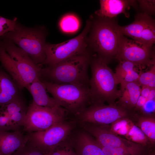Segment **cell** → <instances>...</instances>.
I'll return each instance as SVG.
<instances>
[{"mask_svg": "<svg viewBox=\"0 0 155 155\" xmlns=\"http://www.w3.org/2000/svg\"><path fill=\"white\" fill-rule=\"evenodd\" d=\"M90 66L89 87L91 103H115L119 95L115 73L104 60L93 54Z\"/></svg>", "mask_w": 155, "mask_h": 155, "instance_id": "obj_4", "label": "cell"}, {"mask_svg": "<svg viewBox=\"0 0 155 155\" xmlns=\"http://www.w3.org/2000/svg\"><path fill=\"white\" fill-rule=\"evenodd\" d=\"M25 88L32 96V102L33 103L40 106L51 108L60 106L53 98L48 95L45 85L40 78L28 85Z\"/></svg>", "mask_w": 155, "mask_h": 155, "instance_id": "obj_19", "label": "cell"}, {"mask_svg": "<svg viewBox=\"0 0 155 155\" xmlns=\"http://www.w3.org/2000/svg\"><path fill=\"white\" fill-rule=\"evenodd\" d=\"M68 118L43 131L27 133L28 141L45 154L67 140L77 124L76 119Z\"/></svg>", "mask_w": 155, "mask_h": 155, "instance_id": "obj_7", "label": "cell"}, {"mask_svg": "<svg viewBox=\"0 0 155 155\" xmlns=\"http://www.w3.org/2000/svg\"><path fill=\"white\" fill-rule=\"evenodd\" d=\"M91 24L90 20H87L82 32L70 40L57 44L46 42L44 47L46 59L42 65L52 67L68 58L87 51L89 49L87 37Z\"/></svg>", "mask_w": 155, "mask_h": 155, "instance_id": "obj_8", "label": "cell"}, {"mask_svg": "<svg viewBox=\"0 0 155 155\" xmlns=\"http://www.w3.org/2000/svg\"><path fill=\"white\" fill-rule=\"evenodd\" d=\"M0 108L8 118L12 131H20L28 108L22 96Z\"/></svg>", "mask_w": 155, "mask_h": 155, "instance_id": "obj_14", "label": "cell"}, {"mask_svg": "<svg viewBox=\"0 0 155 155\" xmlns=\"http://www.w3.org/2000/svg\"><path fill=\"white\" fill-rule=\"evenodd\" d=\"M153 89V88H151L147 86L141 87V95L147 98L149 95L151 90Z\"/></svg>", "mask_w": 155, "mask_h": 155, "instance_id": "obj_33", "label": "cell"}, {"mask_svg": "<svg viewBox=\"0 0 155 155\" xmlns=\"http://www.w3.org/2000/svg\"><path fill=\"white\" fill-rule=\"evenodd\" d=\"M11 155H47V154L43 153L28 141L24 146Z\"/></svg>", "mask_w": 155, "mask_h": 155, "instance_id": "obj_30", "label": "cell"}, {"mask_svg": "<svg viewBox=\"0 0 155 155\" xmlns=\"http://www.w3.org/2000/svg\"><path fill=\"white\" fill-rule=\"evenodd\" d=\"M27 135L21 131H0V155H11L26 144Z\"/></svg>", "mask_w": 155, "mask_h": 155, "instance_id": "obj_15", "label": "cell"}, {"mask_svg": "<svg viewBox=\"0 0 155 155\" xmlns=\"http://www.w3.org/2000/svg\"><path fill=\"white\" fill-rule=\"evenodd\" d=\"M154 152H152V153L150 155H154Z\"/></svg>", "mask_w": 155, "mask_h": 155, "instance_id": "obj_34", "label": "cell"}, {"mask_svg": "<svg viewBox=\"0 0 155 155\" xmlns=\"http://www.w3.org/2000/svg\"><path fill=\"white\" fill-rule=\"evenodd\" d=\"M17 21V18L10 20L0 16V38L5 33L13 30Z\"/></svg>", "mask_w": 155, "mask_h": 155, "instance_id": "obj_31", "label": "cell"}, {"mask_svg": "<svg viewBox=\"0 0 155 155\" xmlns=\"http://www.w3.org/2000/svg\"><path fill=\"white\" fill-rule=\"evenodd\" d=\"M20 89L2 67H0V107L21 96Z\"/></svg>", "mask_w": 155, "mask_h": 155, "instance_id": "obj_18", "label": "cell"}, {"mask_svg": "<svg viewBox=\"0 0 155 155\" xmlns=\"http://www.w3.org/2000/svg\"><path fill=\"white\" fill-rule=\"evenodd\" d=\"M114 59L127 61L143 69L155 64V53L150 47L121 35L117 54Z\"/></svg>", "mask_w": 155, "mask_h": 155, "instance_id": "obj_11", "label": "cell"}, {"mask_svg": "<svg viewBox=\"0 0 155 155\" xmlns=\"http://www.w3.org/2000/svg\"><path fill=\"white\" fill-rule=\"evenodd\" d=\"M70 138L47 155H77L70 142Z\"/></svg>", "mask_w": 155, "mask_h": 155, "instance_id": "obj_29", "label": "cell"}, {"mask_svg": "<svg viewBox=\"0 0 155 155\" xmlns=\"http://www.w3.org/2000/svg\"><path fill=\"white\" fill-rule=\"evenodd\" d=\"M139 42L150 47L155 43V21L151 17L142 30Z\"/></svg>", "mask_w": 155, "mask_h": 155, "instance_id": "obj_25", "label": "cell"}, {"mask_svg": "<svg viewBox=\"0 0 155 155\" xmlns=\"http://www.w3.org/2000/svg\"><path fill=\"white\" fill-rule=\"evenodd\" d=\"M59 25L63 32H72L78 29L80 22L78 19L73 15L68 14L64 16L61 20Z\"/></svg>", "mask_w": 155, "mask_h": 155, "instance_id": "obj_27", "label": "cell"}, {"mask_svg": "<svg viewBox=\"0 0 155 155\" xmlns=\"http://www.w3.org/2000/svg\"><path fill=\"white\" fill-rule=\"evenodd\" d=\"M73 133L70 140L77 155H105L96 140L83 129Z\"/></svg>", "mask_w": 155, "mask_h": 155, "instance_id": "obj_13", "label": "cell"}, {"mask_svg": "<svg viewBox=\"0 0 155 155\" xmlns=\"http://www.w3.org/2000/svg\"><path fill=\"white\" fill-rule=\"evenodd\" d=\"M125 138L131 142L144 146L150 148L154 147L144 133L134 124Z\"/></svg>", "mask_w": 155, "mask_h": 155, "instance_id": "obj_24", "label": "cell"}, {"mask_svg": "<svg viewBox=\"0 0 155 155\" xmlns=\"http://www.w3.org/2000/svg\"><path fill=\"white\" fill-rule=\"evenodd\" d=\"M138 68L133 63L127 61H119L115 68V78L117 84L123 83L137 81L140 73Z\"/></svg>", "mask_w": 155, "mask_h": 155, "instance_id": "obj_21", "label": "cell"}, {"mask_svg": "<svg viewBox=\"0 0 155 155\" xmlns=\"http://www.w3.org/2000/svg\"><path fill=\"white\" fill-rule=\"evenodd\" d=\"M96 17L90 19L88 46L94 54L108 64L117 54L122 35L118 30V25L113 18Z\"/></svg>", "mask_w": 155, "mask_h": 155, "instance_id": "obj_3", "label": "cell"}, {"mask_svg": "<svg viewBox=\"0 0 155 155\" xmlns=\"http://www.w3.org/2000/svg\"><path fill=\"white\" fill-rule=\"evenodd\" d=\"M150 17L144 13H138L135 16L133 23L124 26L118 25V30L121 35L139 42L142 30Z\"/></svg>", "mask_w": 155, "mask_h": 155, "instance_id": "obj_20", "label": "cell"}, {"mask_svg": "<svg viewBox=\"0 0 155 155\" xmlns=\"http://www.w3.org/2000/svg\"><path fill=\"white\" fill-rule=\"evenodd\" d=\"M41 80L47 92L69 115L75 117L91 103L89 86L57 84Z\"/></svg>", "mask_w": 155, "mask_h": 155, "instance_id": "obj_6", "label": "cell"}, {"mask_svg": "<svg viewBox=\"0 0 155 155\" xmlns=\"http://www.w3.org/2000/svg\"><path fill=\"white\" fill-rule=\"evenodd\" d=\"M0 62L21 90L40 78L42 66L36 64L26 53L9 40H0Z\"/></svg>", "mask_w": 155, "mask_h": 155, "instance_id": "obj_1", "label": "cell"}, {"mask_svg": "<svg viewBox=\"0 0 155 155\" xmlns=\"http://www.w3.org/2000/svg\"><path fill=\"white\" fill-rule=\"evenodd\" d=\"M118 104L130 111H134L141 95V87L137 81L120 84Z\"/></svg>", "mask_w": 155, "mask_h": 155, "instance_id": "obj_17", "label": "cell"}, {"mask_svg": "<svg viewBox=\"0 0 155 155\" xmlns=\"http://www.w3.org/2000/svg\"><path fill=\"white\" fill-rule=\"evenodd\" d=\"M105 155H150L152 148L140 144L127 148H110L101 146Z\"/></svg>", "mask_w": 155, "mask_h": 155, "instance_id": "obj_23", "label": "cell"}, {"mask_svg": "<svg viewBox=\"0 0 155 155\" xmlns=\"http://www.w3.org/2000/svg\"><path fill=\"white\" fill-rule=\"evenodd\" d=\"M47 31L44 26H24L17 21L14 29L0 38L17 44L37 65L42 66L46 59L44 47Z\"/></svg>", "mask_w": 155, "mask_h": 155, "instance_id": "obj_5", "label": "cell"}, {"mask_svg": "<svg viewBox=\"0 0 155 155\" xmlns=\"http://www.w3.org/2000/svg\"><path fill=\"white\" fill-rule=\"evenodd\" d=\"M143 13L150 16L155 12V1L140 0L137 1Z\"/></svg>", "mask_w": 155, "mask_h": 155, "instance_id": "obj_32", "label": "cell"}, {"mask_svg": "<svg viewBox=\"0 0 155 155\" xmlns=\"http://www.w3.org/2000/svg\"><path fill=\"white\" fill-rule=\"evenodd\" d=\"M69 116L67 112L60 106L48 108L31 102L28 106L23 130L27 133L44 131L67 119Z\"/></svg>", "mask_w": 155, "mask_h": 155, "instance_id": "obj_9", "label": "cell"}, {"mask_svg": "<svg viewBox=\"0 0 155 155\" xmlns=\"http://www.w3.org/2000/svg\"><path fill=\"white\" fill-rule=\"evenodd\" d=\"M134 125L130 118H126L117 121L109 126V127L113 132L125 138Z\"/></svg>", "mask_w": 155, "mask_h": 155, "instance_id": "obj_26", "label": "cell"}, {"mask_svg": "<svg viewBox=\"0 0 155 155\" xmlns=\"http://www.w3.org/2000/svg\"><path fill=\"white\" fill-rule=\"evenodd\" d=\"M135 113L117 104L92 103L75 118L78 124L89 123L110 126L117 121L131 118Z\"/></svg>", "mask_w": 155, "mask_h": 155, "instance_id": "obj_10", "label": "cell"}, {"mask_svg": "<svg viewBox=\"0 0 155 155\" xmlns=\"http://www.w3.org/2000/svg\"><path fill=\"white\" fill-rule=\"evenodd\" d=\"M93 54L89 49L52 67L41 68L40 79L57 84H71L89 86L88 69Z\"/></svg>", "mask_w": 155, "mask_h": 155, "instance_id": "obj_2", "label": "cell"}, {"mask_svg": "<svg viewBox=\"0 0 155 155\" xmlns=\"http://www.w3.org/2000/svg\"><path fill=\"white\" fill-rule=\"evenodd\" d=\"M100 8L95 12L96 16L101 17L112 18L121 13L124 14L128 18L127 11L131 6L136 7V1L126 0H100Z\"/></svg>", "mask_w": 155, "mask_h": 155, "instance_id": "obj_16", "label": "cell"}, {"mask_svg": "<svg viewBox=\"0 0 155 155\" xmlns=\"http://www.w3.org/2000/svg\"><path fill=\"white\" fill-rule=\"evenodd\" d=\"M131 119L144 133L154 146L155 144V115H144L135 112Z\"/></svg>", "mask_w": 155, "mask_h": 155, "instance_id": "obj_22", "label": "cell"}, {"mask_svg": "<svg viewBox=\"0 0 155 155\" xmlns=\"http://www.w3.org/2000/svg\"><path fill=\"white\" fill-rule=\"evenodd\" d=\"M79 125L102 147L110 148H127L140 144L117 135L110 129L109 126L89 123H84Z\"/></svg>", "mask_w": 155, "mask_h": 155, "instance_id": "obj_12", "label": "cell"}, {"mask_svg": "<svg viewBox=\"0 0 155 155\" xmlns=\"http://www.w3.org/2000/svg\"><path fill=\"white\" fill-rule=\"evenodd\" d=\"M149 70L140 73L137 81L140 86L155 88V64L152 65Z\"/></svg>", "mask_w": 155, "mask_h": 155, "instance_id": "obj_28", "label": "cell"}]
</instances>
